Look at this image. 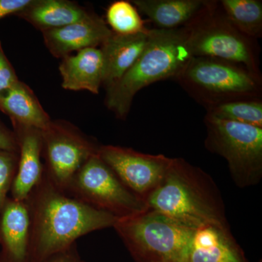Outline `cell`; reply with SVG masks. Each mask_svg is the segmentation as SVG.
<instances>
[{"mask_svg": "<svg viewBox=\"0 0 262 262\" xmlns=\"http://www.w3.org/2000/svg\"><path fill=\"white\" fill-rule=\"evenodd\" d=\"M24 201L30 219L28 262H44L82 236L113 227L118 220L68 195L44 173Z\"/></svg>", "mask_w": 262, "mask_h": 262, "instance_id": "6da1fadb", "label": "cell"}, {"mask_svg": "<svg viewBox=\"0 0 262 262\" xmlns=\"http://www.w3.org/2000/svg\"><path fill=\"white\" fill-rule=\"evenodd\" d=\"M146 202L149 209L191 229L206 225L230 228L214 180L183 158H172L163 181Z\"/></svg>", "mask_w": 262, "mask_h": 262, "instance_id": "7a4b0ae2", "label": "cell"}, {"mask_svg": "<svg viewBox=\"0 0 262 262\" xmlns=\"http://www.w3.org/2000/svg\"><path fill=\"white\" fill-rule=\"evenodd\" d=\"M192 58L184 27L174 30L151 29L140 57L118 82L106 89V108L125 120L141 89L159 81L173 80Z\"/></svg>", "mask_w": 262, "mask_h": 262, "instance_id": "3957f363", "label": "cell"}, {"mask_svg": "<svg viewBox=\"0 0 262 262\" xmlns=\"http://www.w3.org/2000/svg\"><path fill=\"white\" fill-rule=\"evenodd\" d=\"M206 110L238 100L262 99V76L232 62L192 57L173 79Z\"/></svg>", "mask_w": 262, "mask_h": 262, "instance_id": "277c9868", "label": "cell"}, {"mask_svg": "<svg viewBox=\"0 0 262 262\" xmlns=\"http://www.w3.org/2000/svg\"><path fill=\"white\" fill-rule=\"evenodd\" d=\"M184 28L192 57L232 62L261 75L258 41L244 35L231 23L220 1L206 0L201 11Z\"/></svg>", "mask_w": 262, "mask_h": 262, "instance_id": "5b68a950", "label": "cell"}, {"mask_svg": "<svg viewBox=\"0 0 262 262\" xmlns=\"http://www.w3.org/2000/svg\"><path fill=\"white\" fill-rule=\"evenodd\" d=\"M113 228L135 262H185L194 229L149 209Z\"/></svg>", "mask_w": 262, "mask_h": 262, "instance_id": "8992f818", "label": "cell"}, {"mask_svg": "<svg viewBox=\"0 0 262 262\" xmlns=\"http://www.w3.org/2000/svg\"><path fill=\"white\" fill-rule=\"evenodd\" d=\"M205 146L227 160L235 185H257L262 179V128L206 115Z\"/></svg>", "mask_w": 262, "mask_h": 262, "instance_id": "52a82bcc", "label": "cell"}, {"mask_svg": "<svg viewBox=\"0 0 262 262\" xmlns=\"http://www.w3.org/2000/svg\"><path fill=\"white\" fill-rule=\"evenodd\" d=\"M63 192L118 220L149 210L147 202L131 192L98 155L76 172Z\"/></svg>", "mask_w": 262, "mask_h": 262, "instance_id": "ba28073f", "label": "cell"}, {"mask_svg": "<svg viewBox=\"0 0 262 262\" xmlns=\"http://www.w3.org/2000/svg\"><path fill=\"white\" fill-rule=\"evenodd\" d=\"M42 138L44 174L63 191L83 164L97 155L100 146L77 127L61 120L52 121L42 131Z\"/></svg>", "mask_w": 262, "mask_h": 262, "instance_id": "9c48e42d", "label": "cell"}, {"mask_svg": "<svg viewBox=\"0 0 262 262\" xmlns=\"http://www.w3.org/2000/svg\"><path fill=\"white\" fill-rule=\"evenodd\" d=\"M97 155L131 192L146 201L163 181L172 159L113 145L100 146Z\"/></svg>", "mask_w": 262, "mask_h": 262, "instance_id": "30bf717a", "label": "cell"}, {"mask_svg": "<svg viewBox=\"0 0 262 262\" xmlns=\"http://www.w3.org/2000/svg\"><path fill=\"white\" fill-rule=\"evenodd\" d=\"M113 34L106 21L91 13L75 23L42 32L45 45L53 56L63 58L89 48H98Z\"/></svg>", "mask_w": 262, "mask_h": 262, "instance_id": "8fae6325", "label": "cell"}, {"mask_svg": "<svg viewBox=\"0 0 262 262\" xmlns=\"http://www.w3.org/2000/svg\"><path fill=\"white\" fill-rule=\"evenodd\" d=\"M185 262H249L230 228L206 225L194 229Z\"/></svg>", "mask_w": 262, "mask_h": 262, "instance_id": "7c38bea8", "label": "cell"}, {"mask_svg": "<svg viewBox=\"0 0 262 262\" xmlns=\"http://www.w3.org/2000/svg\"><path fill=\"white\" fill-rule=\"evenodd\" d=\"M18 145V162L12 184L11 198L24 201L44 173L42 162V131L34 128H14Z\"/></svg>", "mask_w": 262, "mask_h": 262, "instance_id": "4fadbf2b", "label": "cell"}, {"mask_svg": "<svg viewBox=\"0 0 262 262\" xmlns=\"http://www.w3.org/2000/svg\"><path fill=\"white\" fill-rule=\"evenodd\" d=\"M29 229L27 203L8 198L0 214V262H28Z\"/></svg>", "mask_w": 262, "mask_h": 262, "instance_id": "5bb4252c", "label": "cell"}, {"mask_svg": "<svg viewBox=\"0 0 262 262\" xmlns=\"http://www.w3.org/2000/svg\"><path fill=\"white\" fill-rule=\"evenodd\" d=\"M147 33L120 35L113 32L101 46L103 58V85L108 89L118 82L134 65L149 42Z\"/></svg>", "mask_w": 262, "mask_h": 262, "instance_id": "9a60e30c", "label": "cell"}, {"mask_svg": "<svg viewBox=\"0 0 262 262\" xmlns=\"http://www.w3.org/2000/svg\"><path fill=\"white\" fill-rule=\"evenodd\" d=\"M59 72L63 89L98 94L103 85L102 52L100 48H89L66 56L61 58Z\"/></svg>", "mask_w": 262, "mask_h": 262, "instance_id": "2e32d148", "label": "cell"}, {"mask_svg": "<svg viewBox=\"0 0 262 262\" xmlns=\"http://www.w3.org/2000/svg\"><path fill=\"white\" fill-rule=\"evenodd\" d=\"M0 111L10 117L14 128L42 131L52 122L32 90L20 80L0 96Z\"/></svg>", "mask_w": 262, "mask_h": 262, "instance_id": "e0dca14e", "label": "cell"}, {"mask_svg": "<svg viewBox=\"0 0 262 262\" xmlns=\"http://www.w3.org/2000/svg\"><path fill=\"white\" fill-rule=\"evenodd\" d=\"M89 13L78 3L69 0H31L15 15L42 33L75 23Z\"/></svg>", "mask_w": 262, "mask_h": 262, "instance_id": "ac0fdd59", "label": "cell"}, {"mask_svg": "<svg viewBox=\"0 0 262 262\" xmlns=\"http://www.w3.org/2000/svg\"><path fill=\"white\" fill-rule=\"evenodd\" d=\"M131 3L154 24L155 29L174 30L189 24L206 0H134Z\"/></svg>", "mask_w": 262, "mask_h": 262, "instance_id": "d6986e66", "label": "cell"}, {"mask_svg": "<svg viewBox=\"0 0 262 262\" xmlns=\"http://www.w3.org/2000/svg\"><path fill=\"white\" fill-rule=\"evenodd\" d=\"M226 16L244 35L258 40L262 37L261 0H221Z\"/></svg>", "mask_w": 262, "mask_h": 262, "instance_id": "ffe728a7", "label": "cell"}, {"mask_svg": "<svg viewBox=\"0 0 262 262\" xmlns=\"http://www.w3.org/2000/svg\"><path fill=\"white\" fill-rule=\"evenodd\" d=\"M106 19L112 32L120 35H134L150 30L146 27L137 8L125 0L112 3L106 10Z\"/></svg>", "mask_w": 262, "mask_h": 262, "instance_id": "44dd1931", "label": "cell"}, {"mask_svg": "<svg viewBox=\"0 0 262 262\" xmlns=\"http://www.w3.org/2000/svg\"><path fill=\"white\" fill-rule=\"evenodd\" d=\"M206 115L262 128V99L238 100L206 110Z\"/></svg>", "mask_w": 262, "mask_h": 262, "instance_id": "7402d4cb", "label": "cell"}, {"mask_svg": "<svg viewBox=\"0 0 262 262\" xmlns=\"http://www.w3.org/2000/svg\"><path fill=\"white\" fill-rule=\"evenodd\" d=\"M18 153L0 149V214L18 168Z\"/></svg>", "mask_w": 262, "mask_h": 262, "instance_id": "603a6c76", "label": "cell"}, {"mask_svg": "<svg viewBox=\"0 0 262 262\" xmlns=\"http://www.w3.org/2000/svg\"><path fill=\"white\" fill-rule=\"evenodd\" d=\"M19 81L13 66L7 58L0 41V96Z\"/></svg>", "mask_w": 262, "mask_h": 262, "instance_id": "cb8c5ba5", "label": "cell"}, {"mask_svg": "<svg viewBox=\"0 0 262 262\" xmlns=\"http://www.w3.org/2000/svg\"><path fill=\"white\" fill-rule=\"evenodd\" d=\"M30 2L31 0H0V19L18 14Z\"/></svg>", "mask_w": 262, "mask_h": 262, "instance_id": "d4e9b609", "label": "cell"}, {"mask_svg": "<svg viewBox=\"0 0 262 262\" xmlns=\"http://www.w3.org/2000/svg\"><path fill=\"white\" fill-rule=\"evenodd\" d=\"M0 149L18 153V141L14 132L0 124Z\"/></svg>", "mask_w": 262, "mask_h": 262, "instance_id": "484cf974", "label": "cell"}, {"mask_svg": "<svg viewBox=\"0 0 262 262\" xmlns=\"http://www.w3.org/2000/svg\"><path fill=\"white\" fill-rule=\"evenodd\" d=\"M76 244L67 251L57 253L44 262H85L80 258Z\"/></svg>", "mask_w": 262, "mask_h": 262, "instance_id": "4316f807", "label": "cell"}, {"mask_svg": "<svg viewBox=\"0 0 262 262\" xmlns=\"http://www.w3.org/2000/svg\"><path fill=\"white\" fill-rule=\"evenodd\" d=\"M260 262H261V261H260Z\"/></svg>", "mask_w": 262, "mask_h": 262, "instance_id": "83f0119b", "label": "cell"}]
</instances>
